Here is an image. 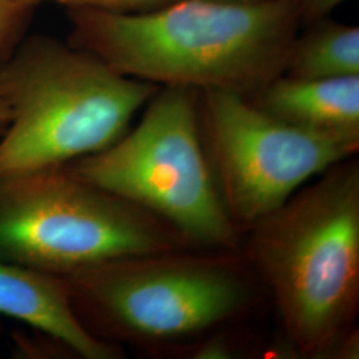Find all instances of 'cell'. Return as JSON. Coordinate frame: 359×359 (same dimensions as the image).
I'll return each mask as SVG.
<instances>
[{
  "instance_id": "1",
  "label": "cell",
  "mask_w": 359,
  "mask_h": 359,
  "mask_svg": "<svg viewBox=\"0 0 359 359\" xmlns=\"http://www.w3.org/2000/svg\"><path fill=\"white\" fill-rule=\"evenodd\" d=\"M69 10L72 46L121 75L246 97L283 75L302 19L299 0H175L142 13Z\"/></svg>"
},
{
  "instance_id": "2",
  "label": "cell",
  "mask_w": 359,
  "mask_h": 359,
  "mask_svg": "<svg viewBox=\"0 0 359 359\" xmlns=\"http://www.w3.org/2000/svg\"><path fill=\"white\" fill-rule=\"evenodd\" d=\"M240 252L273 297L287 351L334 359L357 329L358 160L341 161L305 184L245 231Z\"/></svg>"
},
{
  "instance_id": "3",
  "label": "cell",
  "mask_w": 359,
  "mask_h": 359,
  "mask_svg": "<svg viewBox=\"0 0 359 359\" xmlns=\"http://www.w3.org/2000/svg\"><path fill=\"white\" fill-rule=\"evenodd\" d=\"M62 278L95 337L181 357L248 317L261 283L240 250L204 249L123 257Z\"/></svg>"
},
{
  "instance_id": "4",
  "label": "cell",
  "mask_w": 359,
  "mask_h": 359,
  "mask_svg": "<svg viewBox=\"0 0 359 359\" xmlns=\"http://www.w3.org/2000/svg\"><path fill=\"white\" fill-rule=\"evenodd\" d=\"M0 80L11 111L0 136V180L102 152L160 88L44 38L28 41L1 65Z\"/></svg>"
},
{
  "instance_id": "5",
  "label": "cell",
  "mask_w": 359,
  "mask_h": 359,
  "mask_svg": "<svg viewBox=\"0 0 359 359\" xmlns=\"http://www.w3.org/2000/svg\"><path fill=\"white\" fill-rule=\"evenodd\" d=\"M144 108L136 127L67 170L161 219L193 249L238 252L243 236L206 154L198 90L164 86Z\"/></svg>"
},
{
  "instance_id": "6",
  "label": "cell",
  "mask_w": 359,
  "mask_h": 359,
  "mask_svg": "<svg viewBox=\"0 0 359 359\" xmlns=\"http://www.w3.org/2000/svg\"><path fill=\"white\" fill-rule=\"evenodd\" d=\"M193 249L161 219L65 167L0 180V258L56 277L123 257Z\"/></svg>"
},
{
  "instance_id": "7",
  "label": "cell",
  "mask_w": 359,
  "mask_h": 359,
  "mask_svg": "<svg viewBox=\"0 0 359 359\" xmlns=\"http://www.w3.org/2000/svg\"><path fill=\"white\" fill-rule=\"evenodd\" d=\"M198 114L218 189L241 236L359 151V136L299 128L233 90H198Z\"/></svg>"
},
{
  "instance_id": "8",
  "label": "cell",
  "mask_w": 359,
  "mask_h": 359,
  "mask_svg": "<svg viewBox=\"0 0 359 359\" xmlns=\"http://www.w3.org/2000/svg\"><path fill=\"white\" fill-rule=\"evenodd\" d=\"M0 314L25 322L77 357L123 358V348L95 337L81 323L62 277L0 258Z\"/></svg>"
},
{
  "instance_id": "9",
  "label": "cell",
  "mask_w": 359,
  "mask_h": 359,
  "mask_svg": "<svg viewBox=\"0 0 359 359\" xmlns=\"http://www.w3.org/2000/svg\"><path fill=\"white\" fill-rule=\"evenodd\" d=\"M250 102L299 128L359 136V75L333 79L276 77Z\"/></svg>"
},
{
  "instance_id": "10",
  "label": "cell",
  "mask_w": 359,
  "mask_h": 359,
  "mask_svg": "<svg viewBox=\"0 0 359 359\" xmlns=\"http://www.w3.org/2000/svg\"><path fill=\"white\" fill-rule=\"evenodd\" d=\"M283 75L333 79L359 75V28L320 19L295 36Z\"/></svg>"
},
{
  "instance_id": "11",
  "label": "cell",
  "mask_w": 359,
  "mask_h": 359,
  "mask_svg": "<svg viewBox=\"0 0 359 359\" xmlns=\"http://www.w3.org/2000/svg\"><path fill=\"white\" fill-rule=\"evenodd\" d=\"M27 7L39 3H59L69 8H95L112 13H142L167 6L175 0H20Z\"/></svg>"
},
{
  "instance_id": "12",
  "label": "cell",
  "mask_w": 359,
  "mask_h": 359,
  "mask_svg": "<svg viewBox=\"0 0 359 359\" xmlns=\"http://www.w3.org/2000/svg\"><path fill=\"white\" fill-rule=\"evenodd\" d=\"M27 8L20 0H0V48L11 36L13 28L20 22Z\"/></svg>"
},
{
  "instance_id": "13",
  "label": "cell",
  "mask_w": 359,
  "mask_h": 359,
  "mask_svg": "<svg viewBox=\"0 0 359 359\" xmlns=\"http://www.w3.org/2000/svg\"><path fill=\"white\" fill-rule=\"evenodd\" d=\"M345 1L346 0H299L302 19L310 23L325 19L339 4Z\"/></svg>"
},
{
  "instance_id": "14",
  "label": "cell",
  "mask_w": 359,
  "mask_h": 359,
  "mask_svg": "<svg viewBox=\"0 0 359 359\" xmlns=\"http://www.w3.org/2000/svg\"><path fill=\"white\" fill-rule=\"evenodd\" d=\"M359 358V332L358 327L344 338V341L337 347L334 359Z\"/></svg>"
},
{
  "instance_id": "15",
  "label": "cell",
  "mask_w": 359,
  "mask_h": 359,
  "mask_svg": "<svg viewBox=\"0 0 359 359\" xmlns=\"http://www.w3.org/2000/svg\"><path fill=\"white\" fill-rule=\"evenodd\" d=\"M10 118H11L10 105L7 102L6 93L3 90V84H1V80H0V136L4 133V130L8 127Z\"/></svg>"
},
{
  "instance_id": "16",
  "label": "cell",
  "mask_w": 359,
  "mask_h": 359,
  "mask_svg": "<svg viewBox=\"0 0 359 359\" xmlns=\"http://www.w3.org/2000/svg\"><path fill=\"white\" fill-rule=\"evenodd\" d=\"M212 1H219V3H228V4H257L266 0H212Z\"/></svg>"
}]
</instances>
